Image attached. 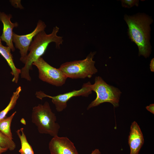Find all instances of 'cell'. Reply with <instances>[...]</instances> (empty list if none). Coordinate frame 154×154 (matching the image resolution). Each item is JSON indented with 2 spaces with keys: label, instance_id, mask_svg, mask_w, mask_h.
<instances>
[{
  "label": "cell",
  "instance_id": "6da1fadb",
  "mask_svg": "<svg viewBox=\"0 0 154 154\" xmlns=\"http://www.w3.org/2000/svg\"><path fill=\"white\" fill-rule=\"evenodd\" d=\"M124 19L128 29V35L132 41L137 46L139 55L147 58L151 53L150 25L153 22L151 17L144 14L133 16L125 15Z\"/></svg>",
  "mask_w": 154,
  "mask_h": 154
},
{
  "label": "cell",
  "instance_id": "7a4b0ae2",
  "mask_svg": "<svg viewBox=\"0 0 154 154\" xmlns=\"http://www.w3.org/2000/svg\"><path fill=\"white\" fill-rule=\"evenodd\" d=\"M59 28L56 26L52 33L47 34L44 30L39 32L34 38L29 47V52L27 56L24 66L21 70V78L31 81L29 70H32L33 63L45 53L49 44L54 42L56 48L60 47L63 40L62 37L57 35Z\"/></svg>",
  "mask_w": 154,
  "mask_h": 154
},
{
  "label": "cell",
  "instance_id": "3957f363",
  "mask_svg": "<svg viewBox=\"0 0 154 154\" xmlns=\"http://www.w3.org/2000/svg\"><path fill=\"white\" fill-rule=\"evenodd\" d=\"M31 117L32 122L40 133L53 137L58 135L60 126L56 122V117L48 102L33 107Z\"/></svg>",
  "mask_w": 154,
  "mask_h": 154
},
{
  "label": "cell",
  "instance_id": "277c9868",
  "mask_svg": "<svg viewBox=\"0 0 154 154\" xmlns=\"http://www.w3.org/2000/svg\"><path fill=\"white\" fill-rule=\"evenodd\" d=\"M96 52H90L83 60L68 62L62 64L59 68L68 78L84 79L91 78L98 72L93 58Z\"/></svg>",
  "mask_w": 154,
  "mask_h": 154
},
{
  "label": "cell",
  "instance_id": "5b68a950",
  "mask_svg": "<svg viewBox=\"0 0 154 154\" xmlns=\"http://www.w3.org/2000/svg\"><path fill=\"white\" fill-rule=\"evenodd\" d=\"M91 88L92 90L96 93V97L89 105L87 110L106 102L111 103L114 107L119 106L121 92L118 88L107 84L101 77H96Z\"/></svg>",
  "mask_w": 154,
  "mask_h": 154
},
{
  "label": "cell",
  "instance_id": "8992f818",
  "mask_svg": "<svg viewBox=\"0 0 154 154\" xmlns=\"http://www.w3.org/2000/svg\"><path fill=\"white\" fill-rule=\"evenodd\" d=\"M38 69L39 78L42 81L56 86L64 84L67 78L59 68L54 67L42 57L33 63Z\"/></svg>",
  "mask_w": 154,
  "mask_h": 154
},
{
  "label": "cell",
  "instance_id": "52a82bcc",
  "mask_svg": "<svg viewBox=\"0 0 154 154\" xmlns=\"http://www.w3.org/2000/svg\"><path fill=\"white\" fill-rule=\"evenodd\" d=\"M91 83L88 82L84 84L82 88L78 90H74L62 94L54 96H51L45 94L42 91L37 92L36 97L40 100L47 97L51 98L55 105L56 109L58 112H62L67 107V102L71 98L76 96L88 97L92 93Z\"/></svg>",
  "mask_w": 154,
  "mask_h": 154
},
{
  "label": "cell",
  "instance_id": "ba28073f",
  "mask_svg": "<svg viewBox=\"0 0 154 154\" xmlns=\"http://www.w3.org/2000/svg\"><path fill=\"white\" fill-rule=\"evenodd\" d=\"M46 25L44 22L39 20L37 26L31 33L23 35H19L13 33V42L15 47L19 50L21 54L20 60L25 63L28 55L29 47L34 37L39 32L44 30Z\"/></svg>",
  "mask_w": 154,
  "mask_h": 154
},
{
  "label": "cell",
  "instance_id": "9c48e42d",
  "mask_svg": "<svg viewBox=\"0 0 154 154\" xmlns=\"http://www.w3.org/2000/svg\"><path fill=\"white\" fill-rule=\"evenodd\" d=\"M48 148L51 154H79L74 143L67 137H53Z\"/></svg>",
  "mask_w": 154,
  "mask_h": 154
},
{
  "label": "cell",
  "instance_id": "30bf717a",
  "mask_svg": "<svg viewBox=\"0 0 154 154\" xmlns=\"http://www.w3.org/2000/svg\"><path fill=\"white\" fill-rule=\"evenodd\" d=\"M12 17L11 14L7 15L4 12H0V21L3 26L2 34L0 36L1 39L6 43L12 51L14 52L15 49L13 42V29L18 26V24L17 22L13 23L11 22Z\"/></svg>",
  "mask_w": 154,
  "mask_h": 154
},
{
  "label": "cell",
  "instance_id": "8fae6325",
  "mask_svg": "<svg viewBox=\"0 0 154 154\" xmlns=\"http://www.w3.org/2000/svg\"><path fill=\"white\" fill-rule=\"evenodd\" d=\"M144 143V139L141 129L137 123L134 121L131 126L128 137L130 154H138Z\"/></svg>",
  "mask_w": 154,
  "mask_h": 154
},
{
  "label": "cell",
  "instance_id": "7c38bea8",
  "mask_svg": "<svg viewBox=\"0 0 154 154\" xmlns=\"http://www.w3.org/2000/svg\"><path fill=\"white\" fill-rule=\"evenodd\" d=\"M1 41L0 36V54L5 58L11 68V74L13 76L12 81L17 84L19 74L21 73V70L17 68L14 63L10 48L7 46H3L2 43Z\"/></svg>",
  "mask_w": 154,
  "mask_h": 154
},
{
  "label": "cell",
  "instance_id": "4fadbf2b",
  "mask_svg": "<svg viewBox=\"0 0 154 154\" xmlns=\"http://www.w3.org/2000/svg\"><path fill=\"white\" fill-rule=\"evenodd\" d=\"M21 143V148L19 151L20 154H34L31 145L28 143L24 132V128H21L16 131Z\"/></svg>",
  "mask_w": 154,
  "mask_h": 154
},
{
  "label": "cell",
  "instance_id": "5bb4252c",
  "mask_svg": "<svg viewBox=\"0 0 154 154\" xmlns=\"http://www.w3.org/2000/svg\"><path fill=\"white\" fill-rule=\"evenodd\" d=\"M16 113L15 111L9 116L0 120V131L11 139H13V137L11 129V124Z\"/></svg>",
  "mask_w": 154,
  "mask_h": 154
},
{
  "label": "cell",
  "instance_id": "9a60e30c",
  "mask_svg": "<svg viewBox=\"0 0 154 154\" xmlns=\"http://www.w3.org/2000/svg\"><path fill=\"white\" fill-rule=\"evenodd\" d=\"M21 91V87L19 86L13 93L8 105L5 108L0 112V120L6 117L8 112L15 107Z\"/></svg>",
  "mask_w": 154,
  "mask_h": 154
},
{
  "label": "cell",
  "instance_id": "2e32d148",
  "mask_svg": "<svg viewBox=\"0 0 154 154\" xmlns=\"http://www.w3.org/2000/svg\"><path fill=\"white\" fill-rule=\"evenodd\" d=\"M0 145L3 148L10 151H13L16 148V145L13 139L4 135L0 131Z\"/></svg>",
  "mask_w": 154,
  "mask_h": 154
},
{
  "label": "cell",
  "instance_id": "e0dca14e",
  "mask_svg": "<svg viewBox=\"0 0 154 154\" xmlns=\"http://www.w3.org/2000/svg\"><path fill=\"white\" fill-rule=\"evenodd\" d=\"M121 1L123 7L128 8L134 6H138L139 2V1L137 0H122Z\"/></svg>",
  "mask_w": 154,
  "mask_h": 154
},
{
  "label": "cell",
  "instance_id": "ac0fdd59",
  "mask_svg": "<svg viewBox=\"0 0 154 154\" xmlns=\"http://www.w3.org/2000/svg\"><path fill=\"white\" fill-rule=\"evenodd\" d=\"M147 110L152 114H154V104H150L146 107Z\"/></svg>",
  "mask_w": 154,
  "mask_h": 154
},
{
  "label": "cell",
  "instance_id": "d6986e66",
  "mask_svg": "<svg viewBox=\"0 0 154 154\" xmlns=\"http://www.w3.org/2000/svg\"><path fill=\"white\" fill-rule=\"evenodd\" d=\"M150 68L152 72H154V58H153L151 61L150 64Z\"/></svg>",
  "mask_w": 154,
  "mask_h": 154
},
{
  "label": "cell",
  "instance_id": "ffe728a7",
  "mask_svg": "<svg viewBox=\"0 0 154 154\" xmlns=\"http://www.w3.org/2000/svg\"><path fill=\"white\" fill-rule=\"evenodd\" d=\"M91 154H101V153L99 149H96L93 151Z\"/></svg>",
  "mask_w": 154,
  "mask_h": 154
},
{
  "label": "cell",
  "instance_id": "44dd1931",
  "mask_svg": "<svg viewBox=\"0 0 154 154\" xmlns=\"http://www.w3.org/2000/svg\"><path fill=\"white\" fill-rule=\"evenodd\" d=\"M7 150V149L3 148L0 145V154H3V153L6 151Z\"/></svg>",
  "mask_w": 154,
  "mask_h": 154
}]
</instances>
